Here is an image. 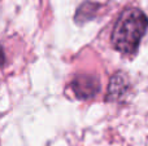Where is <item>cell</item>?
I'll return each mask as SVG.
<instances>
[{
	"instance_id": "6da1fadb",
	"label": "cell",
	"mask_w": 148,
	"mask_h": 146,
	"mask_svg": "<svg viewBox=\"0 0 148 146\" xmlns=\"http://www.w3.org/2000/svg\"><path fill=\"white\" fill-rule=\"evenodd\" d=\"M148 27V18L136 8L125 9L118 17L112 32V43L118 52L133 54L138 51Z\"/></svg>"
},
{
	"instance_id": "7a4b0ae2",
	"label": "cell",
	"mask_w": 148,
	"mask_h": 146,
	"mask_svg": "<svg viewBox=\"0 0 148 146\" xmlns=\"http://www.w3.org/2000/svg\"><path fill=\"white\" fill-rule=\"evenodd\" d=\"M72 89L79 100H87L99 92L100 83L92 75H77L72 82Z\"/></svg>"
},
{
	"instance_id": "3957f363",
	"label": "cell",
	"mask_w": 148,
	"mask_h": 146,
	"mask_svg": "<svg viewBox=\"0 0 148 146\" xmlns=\"http://www.w3.org/2000/svg\"><path fill=\"white\" fill-rule=\"evenodd\" d=\"M126 80H125V75L122 74H117L116 76H113L112 82H110V88L108 89V97L110 96V98L118 97L120 95H122L123 92V87H126Z\"/></svg>"
},
{
	"instance_id": "277c9868",
	"label": "cell",
	"mask_w": 148,
	"mask_h": 146,
	"mask_svg": "<svg viewBox=\"0 0 148 146\" xmlns=\"http://www.w3.org/2000/svg\"><path fill=\"white\" fill-rule=\"evenodd\" d=\"M4 64H5V53H4V51H3V48L0 47V67Z\"/></svg>"
}]
</instances>
